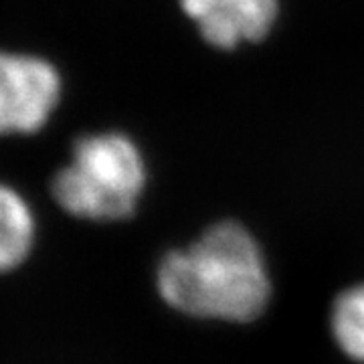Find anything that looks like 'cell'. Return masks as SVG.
Masks as SVG:
<instances>
[{"mask_svg":"<svg viewBox=\"0 0 364 364\" xmlns=\"http://www.w3.org/2000/svg\"><path fill=\"white\" fill-rule=\"evenodd\" d=\"M37 241V217L14 184L0 178V273L23 265Z\"/></svg>","mask_w":364,"mask_h":364,"instance_id":"obj_5","label":"cell"},{"mask_svg":"<svg viewBox=\"0 0 364 364\" xmlns=\"http://www.w3.org/2000/svg\"><path fill=\"white\" fill-rule=\"evenodd\" d=\"M146 182L142 150L128 134L87 132L71 144L69 160L53 174L51 196L73 219L124 221L136 213Z\"/></svg>","mask_w":364,"mask_h":364,"instance_id":"obj_2","label":"cell"},{"mask_svg":"<svg viewBox=\"0 0 364 364\" xmlns=\"http://www.w3.org/2000/svg\"><path fill=\"white\" fill-rule=\"evenodd\" d=\"M182 13L215 49L231 51L269 35L279 0H178Z\"/></svg>","mask_w":364,"mask_h":364,"instance_id":"obj_4","label":"cell"},{"mask_svg":"<svg viewBox=\"0 0 364 364\" xmlns=\"http://www.w3.org/2000/svg\"><path fill=\"white\" fill-rule=\"evenodd\" d=\"M330 322L340 350L354 363L364 364V284L340 294Z\"/></svg>","mask_w":364,"mask_h":364,"instance_id":"obj_6","label":"cell"},{"mask_svg":"<svg viewBox=\"0 0 364 364\" xmlns=\"http://www.w3.org/2000/svg\"><path fill=\"white\" fill-rule=\"evenodd\" d=\"M65 93L63 73L41 53L0 47V140L45 130Z\"/></svg>","mask_w":364,"mask_h":364,"instance_id":"obj_3","label":"cell"},{"mask_svg":"<svg viewBox=\"0 0 364 364\" xmlns=\"http://www.w3.org/2000/svg\"><path fill=\"white\" fill-rule=\"evenodd\" d=\"M156 287L176 312L231 324L259 318L272 296L259 243L235 221L217 223L193 245L166 253Z\"/></svg>","mask_w":364,"mask_h":364,"instance_id":"obj_1","label":"cell"}]
</instances>
